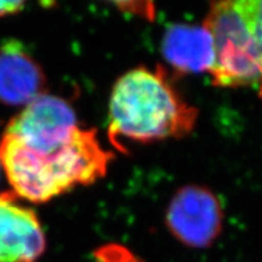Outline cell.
I'll return each instance as SVG.
<instances>
[{
  "instance_id": "obj_1",
  "label": "cell",
  "mask_w": 262,
  "mask_h": 262,
  "mask_svg": "<svg viewBox=\"0 0 262 262\" xmlns=\"http://www.w3.org/2000/svg\"><path fill=\"white\" fill-rule=\"evenodd\" d=\"M108 137L124 152L123 141L148 143L191 134L198 110L186 102L168 72L136 67L118 78L110 98Z\"/></svg>"
},
{
  "instance_id": "obj_2",
  "label": "cell",
  "mask_w": 262,
  "mask_h": 262,
  "mask_svg": "<svg viewBox=\"0 0 262 262\" xmlns=\"http://www.w3.org/2000/svg\"><path fill=\"white\" fill-rule=\"evenodd\" d=\"M113 153L98 141L95 129H80L60 153L33 158L3 139L0 163L14 193L32 203H45L78 186L93 185L106 176Z\"/></svg>"
},
{
  "instance_id": "obj_3",
  "label": "cell",
  "mask_w": 262,
  "mask_h": 262,
  "mask_svg": "<svg viewBox=\"0 0 262 262\" xmlns=\"http://www.w3.org/2000/svg\"><path fill=\"white\" fill-rule=\"evenodd\" d=\"M203 25L214 41L212 84L220 88L260 85L262 62L253 29L238 0L211 3Z\"/></svg>"
},
{
  "instance_id": "obj_4",
  "label": "cell",
  "mask_w": 262,
  "mask_h": 262,
  "mask_svg": "<svg viewBox=\"0 0 262 262\" xmlns=\"http://www.w3.org/2000/svg\"><path fill=\"white\" fill-rule=\"evenodd\" d=\"M165 225L180 243L193 249H205L220 237L224 210L210 189L187 185L178 189L170 201Z\"/></svg>"
},
{
  "instance_id": "obj_5",
  "label": "cell",
  "mask_w": 262,
  "mask_h": 262,
  "mask_svg": "<svg viewBox=\"0 0 262 262\" xmlns=\"http://www.w3.org/2000/svg\"><path fill=\"white\" fill-rule=\"evenodd\" d=\"M14 192L0 193V262H37L47 241L37 214Z\"/></svg>"
},
{
  "instance_id": "obj_6",
  "label": "cell",
  "mask_w": 262,
  "mask_h": 262,
  "mask_svg": "<svg viewBox=\"0 0 262 262\" xmlns=\"http://www.w3.org/2000/svg\"><path fill=\"white\" fill-rule=\"evenodd\" d=\"M47 78L40 64L21 41L0 44V102L27 106L45 94Z\"/></svg>"
},
{
  "instance_id": "obj_7",
  "label": "cell",
  "mask_w": 262,
  "mask_h": 262,
  "mask_svg": "<svg viewBox=\"0 0 262 262\" xmlns=\"http://www.w3.org/2000/svg\"><path fill=\"white\" fill-rule=\"evenodd\" d=\"M162 52L170 67L180 74L210 73L214 67V41L204 25H171L164 33Z\"/></svg>"
},
{
  "instance_id": "obj_8",
  "label": "cell",
  "mask_w": 262,
  "mask_h": 262,
  "mask_svg": "<svg viewBox=\"0 0 262 262\" xmlns=\"http://www.w3.org/2000/svg\"><path fill=\"white\" fill-rule=\"evenodd\" d=\"M238 3L253 29L258 55L262 62V0H238ZM258 86H260L258 88L260 97L262 98V81Z\"/></svg>"
},
{
  "instance_id": "obj_9",
  "label": "cell",
  "mask_w": 262,
  "mask_h": 262,
  "mask_svg": "<svg viewBox=\"0 0 262 262\" xmlns=\"http://www.w3.org/2000/svg\"><path fill=\"white\" fill-rule=\"evenodd\" d=\"M95 262H145L122 244L101 245L94 251Z\"/></svg>"
},
{
  "instance_id": "obj_10",
  "label": "cell",
  "mask_w": 262,
  "mask_h": 262,
  "mask_svg": "<svg viewBox=\"0 0 262 262\" xmlns=\"http://www.w3.org/2000/svg\"><path fill=\"white\" fill-rule=\"evenodd\" d=\"M122 11L130 12L133 15L141 16V17L150 19L156 17V6L149 2H127V3H116Z\"/></svg>"
},
{
  "instance_id": "obj_11",
  "label": "cell",
  "mask_w": 262,
  "mask_h": 262,
  "mask_svg": "<svg viewBox=\"0 0 262 262\" xmlns=\"http://www.w3.org/2000/svg\"><path fill=\"white\" fill-rule=\"evenodd\" d=\"M24 6V2H0V17L19 12Z\"/></svg>"
},
{
  "instance_id": "obj_12",
  "label": "cell",
  "mask_w": 262,
  "mask_h": 262,
  "mask_svg": "<svg viewBox=\"0 0 262 262\" xmlns=\"http://www.w3.org/2000/svg\"><path fill=\"white\" fill-rule=\"evenodd\" d=\"M0 170H2V163H0Z\"/></svg>"
}]
</instances>
